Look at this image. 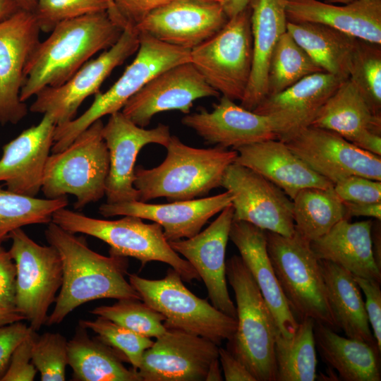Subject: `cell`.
I'll use <instances>...</instances> for the list:
<instances>
[{
  "label": "cell",
  "instance_id": "obj_24",
  "mask_svg": "<svg viewBox=\"0 0 381 381\" xmlns=\"http://www.w3.org/2000/svg\"><path fill=\"white\" fill-rule=\"evenodd\" d=\"M43 115L37 125L24 130L2 147L0 182L14 193L36 197L41 190L56 126L49 114Z\"/></svg>",
  "mask_w": 381,
  "mask_h": 381
},
{
  "label": "cell",
  "instance_id": "obj_53",
  "mask_svg": "<svg viewBox=\"0 0 381 381\" xmlns=\"http://www.w3.org/2000/svg\"><path fill=\"white\" fill-rule=\"evenodd\" d=\"M220 4L229 18L243 11L248 6V0H221Z\"/></svg>",
  "mask_w": 381,
  "mask_h": 381
},
{
  "label": "cell",
  "instance_id": "obj_49",
  "mask_svg": "<svg viewBox=\"0 0 381 381\" xmlns=\"http://www.w3.org/2000/svg\"><path fill=\"white\" fill-rule=\"evenodd\" d=\"M32 330L23 321L0 327V380L8 368L15 348Z\"/></svg>",
  "mask_w": 381,
  "mask_h": 381
},
{
  "label": "cell",
  "instance_id": "obj_30",
  "mask_svg": "<svg viewBox=\"0 0 381 381\" xmlns=\"http://www.w3.org/2000/svg\"><path fill=\"white\" fill-rule=\"evenodd\" d=\"M373 220L351 222L342 219L327 233L310 242L316 257L335 263L353 275L381 282V270L375 260Z\"/></svg>",
  "mask_w": 381,
  "mask_h": 381
},
{
  "label": "cell",
  "instance_id": "obj_25",
  "mask_svg": "<svg viewBox=\"0 0 381 381\" xmlns=\"http://www.w3.org/2000/svg\"><path fill=\"white\" fill-rule=\"evenodd\" d=\"M310 126L334 131L381 157V116L372 111L349 78L325 102Z\"/></svg>",
  "mask_w": 381,
  "mask_h": 381
},
{
  "label": "cell",
  "instance_id": "obj_28",
  "mask_svg": "<svg viewBox=\"0 0 381 381\" xmlns=\"http://www.w3.org/2000/svg\"><path fill=\"white\" fill-rule=\"evenodd\" d=\"M289 22L323 24L356 38L381 44V0L336 6L318 0H286Z\"/></svg>",
  "mask_w": 381,
  "mask_h": 381
},
{
  "label": "cell",
  "instance_id": "obj_10",
  "mask_svg": "<svg viewBox=\"0 0 381 381\" xmlns=\"http://www.w3.org/2000/svg\"><path fill=\"white\" fill-rule=\"evenodd\" d=\"M253 61L250 8L229 18L214 35L190 50V62L222 96L241 101Z\"/></svg>",
  "mask_w": 381,
  "mask_h": 381
},
{
  "label": "cell",
  "instance_id": "obj_13",
  "mask_svg": "<svg viewBox=\"0 0 381 381\" xmlns=\"http://www.w3.org/2000/svg\"><path fill=\"white\" fill-rule=\"evenodd\" d=\"M221 186L232 197L233 220L285 236L294 234L292 200L258 173L234 162L226 169Z\"/></svg>",
  "mask_w": 381,
  "mask_h": 381
},
{
  "label": "cell",
  "instance_id": "obj_48",
  "mask_svg": "<svg viewBox=\"0 0 381 381\" xmlns=\"http://www.w3.org/2000/svg\"><path fill=\"white\" fill-rule=\"evenodd\" d=\"M171 0H111L123 29L134 28L151 11Z\"/></svg>",
  "mask_w": 381,
  "mask_h": 381
},
{
  "label": "cell",
  "instance_id": "obj_32",
  "mask_svg": "<svg viewBox=\"0 0 381 381\" xmlns=\"http://www.w3.org/2000/svg\"><path fill=\"white\" fill-rule=\"evenodd\" d=\"M320 264L329 303L339 330L346 337L377 344L354 276L332 262L320 260Z\"/></svg>",
  "mask_w": 381,
  "mask_h": 381
},
{
  "label": "cell",
  "instance_id": "obj_29",
  "mask_svg": "<svg viewBox=\"0 0 381 381\" xmlns=\"http://www.w3.org/2000/svg\"><path fill=\"white\" fill-rule=\"evenodd\" d=\"M253 61L248 84L240 105L250 111L267 96V74L274 48L286 32V0H248Z\"/></svg>",
  "mask_w": 381,
  "mask_h": 381
},
{
  "label": "cell",
  "instance_id": "obj_26",
  "mask_svg": "<svg viewBox=\"0 0 381 381\" xmlns=\"http://www.w3.org/2000/svg\"><path fill=\"white\" fill-rule=\"evenodd\" d=\"M229 239L270 308L279 333L292 337L298 321L294 316L279 284L267 248L265 231L243 221L233 220Z\"/></svg>",
  "mask_w": 381,
  "mask_h": 381
},
{
  "label": "cell",
  "instance_id": "obj_36",
  "mask_svg": "<svg viewBox=\"0 0 381 381\" xmlns=\"http://www.w3.org/2000/svg\"><path fill=\"white\" fill-rule=\"evenodd\" d=\"M314 325L312 318H306L299 321L292 337L286 338L277 333V381H314L318 377Z\"/></svg>",
  "mask_w": 381,
  "mask_h": 381
},
{
  "label": "cell",
  "instance_id": "obj_12",
  "mask_svg": "<svg viewBox=\"0 0 381 381\" xmlns=\"http://www.w3.org/2000/svg\"><path fill=\"white\" fill-rule=\"evenodd\" d=\"M139 35L132 27L123 29L118 41L96 59L85 64L69 80L57 87H47L35 97L33 113L49 114L59 126L74 119L80 104L99 88L113 70L135 53Z\"/></svg>",
  "mask_w": 381,
  "mask_h": 381
},
{
  "label": "cell",
  "instance_id": "obj_16",
  "mask_svg": "<svg viewBox=\"0 0 381 381\" xmlns=\"http://www.w3.org/2000/svg\"><path fill=\"white\" fill-rule=\"evenodd\" d=\"M33 13L19 10L0 21V123L16 124L28 114L20 98L27 64L40 42Z\"/></svg>",
  "mask_w": 381,
  "mask_h": 381
},
{
  "label": "cell",
  "instance_id": "obj_21",
  "mask_svg": "<svg viewBox=\"0 0 381 381\" xmlns=\"http://www.w3.org/2000/svg\"><path fill=\"white\" fill-rule=\"evenodd\" d=\"M344 80L326 72L309 75L284 90L267 96L253 111L268 116L277 139L286 142L311 125L322 105Z\"/></svg>",
  "mask_w": 381,
  "mask_h": 381
},
{
  "label": "cell",
  "instance_id": "obj_50",
  "mask_svg": "<svg viewBox=\"0 0 381 381\" xmlns=\"http://www.w3.org/2000/svg\"><path fill=\"white\" fill-rule=\"evenodd\" d=\"M219 360L226 381H256L243 363L226 349L219 347Z\"/></svg>",
  "mask_w": 381,
  "mask_h": 381
},
{
  "label": "cell",
  "instance_id": "obj_58",
  "mask_svg": "<svg viewBox=\"0 0 381 381\" xmlns=\"http://www.w3.org/2000/svg\"><path fill=\"white\" fill-rule=\"evenodd\" d=\"M202 1H214V2H219V3H220V1H221V0H202Z\"/></svg>",
  "mask_w": 381,
  "mask_h": 381
},
{
  "label": "cell",
  "instance_id": "obj_47",
  "mask_svg": "<svg viewBox=\"0 0 381 381\" xmlns=\"http://www.w3.org/2000/svg\"><path fill=\"white\" fill-rule=\"evenodd\" d=\"M354 276V275H353ZM355 281L363 292L365 308L370 329L381 351V289L376 281L354 276Z\"/></svg>",
  "mask_w": 381,
  "mask_h": 381
},
{
  "label": "cell",
  "instance_id": "obj_40",
  "mask_svg": "<svg viewBox=\"0 0 381 381\" xmlns=\"http://www.w3.org/2000/svg\"><path fill=\"white\" fill-rule=\"evenodd\" d=\"M141 300L121 299L111 306H98L90 313L105 318L137 334L157 338L167 328L165 318Z\"/></svg>",
  "mask_w": 381,
  "mask_h": 381
},
{
  "label": "cell",
  "instance_id": "obj_18",
  "mask_svg": "<svg viewBox=\"0 0 381 381\" xmlns=\"http://www.w3.org/2000/svg\"><path fill=\"white\" fill-rule=\"evenodd\" d=\"M219 95L188 61L171 67L152 79L127 101L121 112L134 123L145 128L157 114L178 110L188 114L195 100Z\"/></svg>",
  "mask_w": 381,
  "mask_h": 381
},
{
  "label": "cell",
  "instance_id": "obj_3",
  "mask_svg": "<svg viewBox=\"0 0 381 381\" xmlns=\"http://www.w3.org/2000/svg\"><path fill=\"white\" fill-rule=\"evenodd\" d=\"M167 155L158 166L135 167L134 187L139 201L159 198L179 201L205 197L221 186L227 167L235 162L238 152L215 146L196 148L171 135L165 147Z\"/></svg>",
  "mask_w": 381,
  "mask_h": 381
},
{
  "label": "cell",
  "instance_id": "obj_17",
  "mask_svg": "<svg viewBox=\"0 0 381 381\" xmlns=\"http://www.w3.org/2000/svg\"><path fill=\"white\" fill-rule=\"evenodd\" d=\"M219 347L206 338L167 328L143 353L138 373L142 381H205Z\"/></svg>",
  "mask_w": 381,
  "mask_h": 381
},
{
  "label": "cell",
  "instance_id": "obj_9",
  "mask_svg": "<svg viewBox=\"0 0 381 381\" xmlns=\"http://www.w3.org/2000/svg\"><path fill=\"white\" fill-rule=\"evenodd\" d=\"M128 279L141 300L165 318L166 328L206 338L218 346L234 335L236 319L189 291L172 267L161 279H147L135 274H129Z\"/></svg>",
  "mask_w": 381,
  "mask_h": 381
},
{
  "label": "cell",
  "instance_id": "obj_56",
  "mask_svg": "<svg viewBox=\"0 0 381 381\" xmlns=\"http://www.w3.org/2000/svg\"><path fill=\"white\" fill-rule=\"evenodd\" d=\"M20 10L35 13L37 0H15Z\"/></svg>",
  "mask_w": 381,
  "mask_h": 381
},
{
  "label": "cell",
  "instance_id": "obj_8",
  "mask_svg": "<svg viewBox=\"0 0 381 381\" xmlns=\"http://www.w3.org/2000/svg\"><path fill=\"white\" fill-rule=\"evenodd\" d=\"M138 35L137 54L121 77L106 92L96 93L93 102L82 115L56 126L53 152L66 148L97 120L121 111L131 97L159 73L190 61V50L167 44L147 34Z\"/></svg>",
  "mask_w": 381,
  "mask_h": 381
},
{
  "label": "cell",
  "instance_id": "obj_41",
  "mask_svg": "<svg viewBox=\"0 0 381 381\" xmlns=\"http://www.w3.org/2000/svg\"><path fill=\"white\" fill-rule=\"evenodd\" d=\"M79 325L95 332L99 340L119 352L135 370L138 369L143 353L154 343L150 337L101 316L93 320H80Z\"/></svg>",
  "mask_w": 381,
  "mask_h": 381
},
{
  "label": "cell",
  "instance_id": "obj_20",
  "mask_svg": "<svg viewBox=\"0 0 381 381\" xmlns=\"http://www.w3.org/2000/svg\"><path fill=\"white\" fill-rule=\"evenodd\" d=\"M233 217L234 207L230 205L203 231L188 238L168 242L195 269L212 306L236 319V306L226 285L225 259Z\"/></svg>",
  "mask_w": 381,
  "mask_h": 381
},
{
  "label": "cell",
  "instance_id": "obj_46",
  "mask_svg": "<svg viewBox=\"0 0 381 381\" xmlns=\"http://www.w3.org/2000/svg\"><path fill=\"white\" fill-rule=\"evenodd\" d=\"M35 330L13 351L8 368L1 381H32L37 372L32 362L31 349Z\"/></svg>",
  "mask_w": 381,
  "mask_h": 381
},
{
  "label": "cell",
  "instance_id": "obj_35",
  "mask_svg": "<svg viewBox=\"0 0 381 381\" xmlns=\"http://www.w3.org/2000/svg\"><path fill=\"white\" fill-rule=\"evenodd\" d=\"M292 201L295 231L308 242L327 233L341 220L349 219L333 186L304 188Z\"/></svg>",
  "mask_w": 381,
  "mask_h": 381
},
{
  "label": "cell",
  "instance_id": "obj_14",
  "mask_svg": "<svg viewBox=\"0 0 381 381\" xmlns=\"http://www.w3.org/2000/svg\"><path fill=\"white\" fill-rule=\"evenodd\" d=\"M284 143L333 184L353 175L381 181V157L357 147L334 131L310 126Z\"/></svg>",
  "mask_w": 381,
  "mask_h": 381
},
{
  "label": "cell",
  "instance_id": "obj_4",
  "mask_svg": "<svg viewBox=\"0 0 381 381\" xmlns=\"http://www.w3.org/2000/svg\"><path fill=\"white\" fill-rule=\"evenodd\" d=\"M226 276L234 292L237 321L226 349L256 381H277L274 342L279 330L274 316L240 256L226 261Z\"/></svg>",
  "mask_w": 381,
  "mask_h": 381
},
{
  "label": "cell",
  "instance_id": "obj_2",
  "mask_svg": "<svg viewBox=\"0 0 381 381\" xmlns=\"http://www.w3.org/2000/svg\"><path fill=\"white\" fill-rule=\"evenodd\" d=\"M123 30L107 11L57 24L27 64L20 100L25 102L47 87L66 83L95 54L112 47Z\"/></svg>",
  "mask_w": 381,
  "mask_h": 381
},
{
  "label": "cell",
  "instance_id": "obj_31",
  "mask_svg": "<svg viewBox=\"0 0 381 381\" xmlns=\"http://www.w3.org/2000/svg\"><path fill=\"white\" fill-rule=\"evenodd\" d=\"M315 346L323 362L344 381H380V351L377 345L344 337L315 322Z\"/></svg>",
  "mask_w": 381,
  "mask_h": 381
},
{
  "label": "cell",
  "instance_id": "obj_27",
  "mask_svg": "<svg viewBox=\"0 0 381 381\" xmlns=\"http://www.w3.org/2000/svg\"><path fill=\"white\" fill-rule=\"evenodd\" d=\"M235 150L238 152L235 163L258 173L291 200L304 188H329L334 186L278 139L243 145Z\"/></svg>",
  "mask_w": 381,
  "mask_h": 381
},
{
  "label": "cell",
  "instance_id": "obj_5",
  "mask_svg": "<svg viewBox=\"0 0 381 381\" xmlns=\"http://www.w3.org/2000/svg\"><path fill=\"white\" fill-rule=\"evenodd\" d=\"M52 222L69 232L102 240L109 246V255L134 258L142 266L152 261L164 262L186 282L200 280L195 269L171 247L162 226L155 222L146 224L130 215L115 220L96 219L66 207L54 212Z\"/></svg>",
  "mask_w": 381,
  "mask_h": 381
},
{
  "label": "cell",
  "instance_id": "obj_19",
  "mask_svg": "<svg viewBox=\"0 0 381 381\" xmlns=\"http://www.w3.org/2000/svg\"><path fill=\"white\" fill-rule=\"evenodd\" d=\"M228 20L219 2L171 0L151 11L134 29L191 50L218 32Z\"/></svg>",
  "mask_w": 381,
  "mask_h": 381
},
{
  "label": "cell",
  "instance_id": "obj_51",
  "mask_svg": "<svg viewBox=\"0 0 381 381\" xmlns=\"http://www.w3.org/2000/svg\"><path fill=\"white\" fill-rule=\"evenodd\" d=\"M348 219L352 217H368L381 219V202H344Z\"/></svg>",
  "mask_w": 381,
  "mask_h": 381
},
{
  "label": "cell",
  "instance_id": "obj_34",
  "mask_svg": "<svg viewBox=\"0 0 381 381\" xmlns=\"http://www.w3.org/2000/svg\"><path fill=\"white\" fill-rule=\"evenodd\" d=\"M286 31L324 72L349 78L358 38L315 23L287 22Z\"/></svg>",
  "mask_w": 381,
  "mask_h": 381
},
{
  "label": "cell",
  "instance_id": "obj_11",
  "mask_svg": "<svg viewBox=\"0 0 381 381\" xmlns=\"http://www.w3.org/2000/svg\"><path fill=\"white\" fill-rule=\"evenodd\" d=\"M8 252L16 265L17 307L30 327L38 331L46 325L63 281L62 263L52 246H41L22 229L13 231Z\"/></svg>",
  "mask_w": 381,
  "mask_h": 381
},
{
  "label": "cell",
  "instance_id": "obj_42",
  "mask_svg": "<svg viewBox=\"0 0 381 381\" xmlns=\"http://www.w3.org/2000/svg\"><path fill=\"white\" fill-rule=\"evenodd\" d=\"M106 11L121 26L111 0H37L34 14L40 30L50 32L64 20Z\"/></svg>",
  "mask_w": 381,
  "mask_h": 381
},
{
  "label": "cell",
  "instance_id": "obj_23",
  "mask_svg": "<svg viewBox=\"0 0 381 381\" xmlns=\"http://www.w3.org/2000/svg\"><path fill=\"white\" fill-rule=\"evenodd\" d=\"M183 125L193 130L206 143L235 150L239 147L264 140L277 139L272 121L237 105L222 96L213 109L186 114Z\"/></svg>",
  "mask_w": 381,
  "mask_h": 381
},
{
  "label": "cell",
  "instance_id": "obj_57",
  "mask_svg": "<svg viewBox=\"0 0 381 381\" xmlns=\"http://www.w3.org/2000/svg\"><path fill=\"white\" fill-rule=\"evenodd\" d=\"M327 3H341V4H349L356 0H325Z\"/></svg>",
  "mask_w": 381,
  "mask_h": 381
},
{
  "label": "cell",
  "instance_id": "obj_6",
  "mask_svg": "<svg viewBox=\"0 0 381 381\" xmlns=\"http://www.w3.org/2000/svg\"><path fill=\"white\" fill-rule=\"evenodd\" d=\"M267 248L279 284L295 318H312L339 330L332 314L320 260L310 242L296 231L291 236L265 231Z\"/></svg>",
  "mask_w": 381,
  "mask_h": 381
},
{
  "label": "cell",
  "instance_id": "obj_39",
  "mask_svg": "<svg viewBox=\"0 0 381 381\" xmlns=\"http://www.w3.org/2000/svg\"><path fill=\"white\" fill-rule=\"evenodd\" d=\"M349 79L372 111L381 116V44L357 40L351 57Z\"/></svg>",
  "mask_w": 381,
  "mask_h": 381
},
{
  "label": "cell",
  "instance_id": "obj_45",
  "mask_svg": "<svg viewBox=\"0 0 381 381\" xmlns=\"http://www.w3.org/2000/svg\"><path fill=\"white\" fill-rule=\"evenodd\" d=\"M333 188L343 202H381V181L353 175L337 182Z\"/></svg>",
  "mask_w": 381,
  "mask_h": 381
},
{
  "label": "cell",
  "instance_id": "obj_43",
  "mask_svg": "<svg viewBox=\"0 0 381 381\" xmlns=\"http://www.w3.org/2000/svg\"><path fill=\"white\" fill-rule=\"evenodd\" d=\"M32 362L40 374L42 381L66 380L68 365V341L60 333L33 332Z\"/></svg>",
  "mask_w": 381,
  "mask_h": 381
},
{
  "label": "cell",
  "instance_id": "obj_38",
  "mask_svg": "<svg viewBox=\"0 0 381 381\" xmlns=\"http://www.w3.org/2000/svg\"><path fill=\"white\" fill-rule=\"evenodd\" d=\"M319 72L324 71L286 31L278 40L270 61L267 96Z\"/></svg>",
  "mask_w": 381,
  "mask_h": 381
},
{
  "label": "cell",
  "instance_id": "obj_7",
  "mask_svg": "<svg viewBox=\"0 0 381 381\" xmlns=\"http://www.w3.org/2000/svg\"><path fill=\"white\" fill-rule=\"evenodd\" d=\"M103 126L97 120L66 148L49 156L41 187L46 198L71 194L76 198L74 208L81 210L105 195L109 156Z\"/></svg>",
  "mask_w": 381,
  "mask_h": 381
},
{
  "label": "cell",
  "instance_id": "obj_55",
  "mask_svg": "<svg viewBox=\"0 0 381 381\" xmlns=\"http://www.w3.org/2000/svg\"><path fill=\"white\" fill-rule=\"evenodd\" d=\"M222 370L219 358L214 360L210 365L205 381H222L223 380Z\"/></svg>",
  "mask_w": 381,
  "mask_h": 381
},
{
  "label": "cell",
  "instance_id": "obj_22",
  "mask_svg": "<svg viewBox=\"0 0 381 381\" xmlns=\"http://www.w3.org/2000/svg\"><path fill=\"white\" fill-rule=\"evenodd\" d=\"M229 192L165 204H151L139 200L121 203H104L99 212L104 217L135 216L159 224L168 241L193 237L208 220L232 205Z\"/></svg>",
  "mask_w": 381,
  "mask_h": 381
},
{
  "label": "cell",
  "instance_id": "obj_15",
  "mask_svg": "<svg viewBox=\"0 0 381 381\" xmlns=\"http://www.w3.org/2000/svg\"><path fill=\"white\" fill-rule=\"evenodd\" d=\"M169 127L159 123L146 129L134 123L121 111L109 115L102 128V136L109 156V168L105 183L106 203L139 200L134 187L135 164L141 149L148 144L164 146L171 137Z\"/></svg>",
  "mask_w": 381,
  "mask_h": 381
},
{
  "label": "cell",
  "instance_id": "obj_33",
  "mask_svg": "<svg viewBox=\"0 0 381 381\" xmlns=\"http://www.w3.org/2000/svg\"><path fill=\"white\" fill-rule=\"evenodd\" d=\"M123 356L97 337L91 338L87 329L77 328L68 341V365L77 381H142L138 370L128 369Z\"/></svg>",
  "mask_w": 381,
  "mask_h": 381
},
{
  "label": "cell",
  "instance_id": "obj_1",
  "mask_svg": "<svg viewBox=\"0 0 381 381\" xmlns=\"http://www.w3.org/2000/svg\"><path fill=\"white\" fill-rule=\"evenodd\" d=\"M44 235L49 244L57 250L63 270L62 284L46 325L61 323L74 309L91 301L141 300L125 278L127 258L101 255L89 247L84 236H77L52 222Z\"/></svg>",
  "mask_w": 381,
  "mask_h": 381
},
{
  "label": "cell",
  "instance_id": "obj_54",
  "mask_svg": "<svg viewBox=\"0 0 381 381\" xmlns=\"http://www.w3.org/2000/svg\"><path fill=\"white\" fill-rule=\"evenodd\" d=\"M19 10L15 0H0V21L7 19Z\"/></svg>",
  "mask_w": 381,
  "mask_h": 381
},
{
  "label": "cell",
  "instance_id": "obj_37",
  "mask_svg": "<svg viewBox=\"0 0 381 381\" xmlns=\"http://www.w3.org/2000/svg\"><path fill=\"white\" fill-rule=\"evenodd\" d=\"M68 204L66 196L42 199L14 193L0 186V245L17 229L31 224H48L53 213L66 207Z\"/></svg>",
  "mask_w": 381,
  "mask_h": 381
},
{
  "label": "cell",
  "instance_id": "obj_44",
  "mask_svg": "<svg viewBox=\"0 0 381 381\" xmlns=\"http://www.w3.org/2000/svg\"><path fill=\"white\" fill-rule=\"evenodd\" d=\"M16 274L8 250L0 245V327L25 320L17 307Z\"/></svg>",
  "mask_w": 381,
  "mask_h": 381
},
{
  "label": "cell",
  "instance_id": "obj_52",
  "mask_svg": "<svg viewBox=\"0 0 381 381\" xmlns=\"http://www.w3.org/2000/svg\"><path fill=\"white\" fill-rule=\"evenodd\" d=\"M380 220L373 222L371 229V238L373 251L377 267L381 270V248H380Z\"/></svg>",
  "mask_w": 381,
  "mask_h": 381
}]
</instances>
